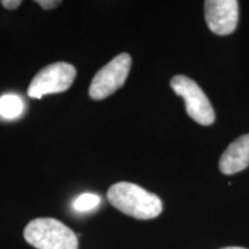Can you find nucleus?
I'll return each instance as SVG.
<instances>
[{
  "label": "nucleus",
  "mask_w": 249,
  "mask_h": 249,
  "mask_svg": "<svg viewBox=\"0 0 249 249\" xmlns=\"http://www.w3.org/2000/svg\"><path fill=\"white\" fill-rule=\"evenodd\" d=\"M204 15L208 27L213 34L230 35L238 26L239 4L236 0H207Z\"/></svg>",
  "instance_id": "nucleus-6"
},
{
  "label": "nucleus",
  "mask_w": 249,
  "mask_h": 249,
  "mask_svg": "<svg viewBox=\"0 0 249 249\" xmlns=\"http://www.w3.org/2000/svg\"><path fill=\"white\" fill-rule=\"evenodd\" d=\"M132 58L128 53H121L112 59L93 76L89 87L90 97L95 101H101L116 92L126 82Z\"/></svg>",
  "instance_id": "nucleus-4"
},
{
  "label": "nucleus",
  "mask_w": 249,
  "mask_h": 249,
  "mask_svg": "<svg viewBox=\"0 0 249 249\" xmlns=\"http://www.w3.org/2000/svg\"><path fill=\"white\" fill-rule=\"evenodd\" d=\"M76 70L68 62H54L40 70L31 81L28 95L31 98H42L49 93L66 91L73 85Z\"/></svg>",
  "instance_id": "nucleus-5"
},
{
  "label": "nucleus",
  "mask_w": 249,
  "mask_h": 249,
  "mask_svg": "<svg viewBox=\"0 0 249 249\" xmlns=\"http://www.w3.org/2000/svg\"><path fill=\"white\" fill-rule=\"evenodd\" d=\"M21 4H22L21 0H2L1 1V5L7 9H15L18 8Z\"/></svg>",
  "instance_id": "nucleus-11"
},
{
  "label": "nucleus",
  "mask_w": 249,
  "mask_h": 249,
  "mask_svg": "<svg viewBox=\"0 0 249 249\" xmlns=\"http://www.w3.org/2000/svg\"><path fill=\"white\" fill-rule=\"evenodd\" d=\"M249 166V134L234 140L223 152L219 160V169L224 174L241 172Z\"/></svg>",
  "instance_id": "nucleus-7"
},
{
  "label": "nucleus",
  "mask_w": 249,
  "mask_h": 249,
  "mask_svg": "<svg viewBox=\"0 0 249 249\" xmlns=\"http://www.w3.org/2000/svg\"><path fill=\"white\" fill-rule=\"evenodd\" d=\"M24 111V103L17 95H4L0 97V117L15 119Z\"/></svg>",
  "instance_id": "nucleus-8"
},
{
  "label": "nucleus",
  "mask_w": 249,
  "mask_h": 249,
  "mask_svg": "<svg viewBox=\"0 0 249 249\" xmlns=\"http://www.w3.org/2000/svg\"><path fill=\"white\" fill-rule=\"evenodd\" d=\"M222 249H246V248H242V247H225V248H222Z\"/></svg>",
  "instance_id": "nucleus-12"
},
{
  "label": "nucleus",
  "mask_w": 249,
  "mask_h": 249,
  "mask_svg": "<svg viewBox=\"0 0 249 249\" xmlns=\"http://www.w3.org/2000/svg\"><path fill=\"white\" fill-rule=\"evenodd\" d=\"M36 2L44 9H52L60 4V1L58 0H37Z\"/></svg>",
  "instance_id": "nucleus-10"
},
{
  "label": "nucleus",
  "mask_w": 249,
  "mask_h": 249,
  "mask_svg": "<svg viewBox=\"0 0 249 249\" xmlns=\"http://www.w3.org/2000/svg\"><path fill=\"white\" fill-rule=\"evenodd\" d=\"M107 198L116 209L136 219H152L163 211V203L157 195L132 182L114 183L107 191Z\"/></svg>",
  "instance_id": "nucleus-1"
},
{
  "label": "nucleus",
  "mask_w": 249,
  "mask_h": 249,
  "mask_svg": "<svg viewBox=\"0 0 249 249\" xmlns=\"http://www.w3.org/2000/svg\"><path fill=\"white\" fill-rule=\"evenodd\" d=\"M171 87L185 101L187 114L193 120L203 126L213 124L214 111L211 103L195 81L185 75H176L171 80Z\"/></svg>",
  "instance_id": "nucleus-3"
},
{
  "label": "nucleus",
  "mask_w": 249,
  "mask_h": 249,
  "mask_svg": "<svg viewBox=\"0 0 249 249\" xmlns=\"http://www.w3.org/2000/svg\"><path fill=\"white\" fill-rule=\"evenodd\" d=\"M99 203H101V197L98 195L85 193L75 198V201L73 202V208L77 213H88L97 208Z\"/></svg>",
  "instance_id": "nucleus-9"
},
{
  "label": "nucleus",
  "mask_w": 249,
  "mask_h": 249,
  "mask_svg": "<svg viewBox=\"0 0 249 249\" xmlns=\"http://www.w3.org/2000/svg\"><path fill=\"white\" fill-rule=\"evenodd\" d=\"M24 239L37 249H79L77 236L54 218H36L24 229Z\"/></svg>",
  "instance_id": "nucleus-2"
}]
</instances>
